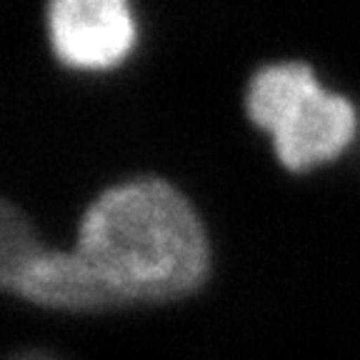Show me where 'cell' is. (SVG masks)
I'll use <instances>...</instances> for the list:
<instances>
[{
    "mask_svg": "<svg viewBox=\"0 0 360 360\" xmlns=\"http://www.w3.org/2000/svg\"><path fill=\"white\" fill-rule=\"evenodd\" d=\"M75 250L112 310L186 298L210 268L200 215L163 178H133L103 191L80 220Z\"/></svg>",
    "mask_w": 360,
    "mask_h": 360,
    "instance_id": "1",
    "label": "cell"
},
{
    "mask_svg": "<svg viewBox=\"0 0 360 360\" xmlns=\"http://www.w3.org/2000/svg\"><path fill=\"white\" fill-rule=\"evenodd\" d=\"M245 115L268 135L278 163L305 175L335 163L360 138V112L350 98L321 83L308 63L258 68L245 88Z\"/></svg>",
    "mask_w": 360,
    "mask_h": 360,
    "instance_id": "2",
    "label": "cell"
},
{
    "mask_svg": "<svg viewBox=\"0 0 360 360\" xmlns=\"http://www.w3.org/2000/svg\"><path fill=\"white\" fill-rule=\"evenodd\" d=\"M45 30L58 65L83 75L123 68L141 40L133 0H45Z\"/></svg>",
    "mask_w": 360,
    "mask_h": 360,
    "instance_id": "3",
    "label": "cell"
},
{
    "mask_svg": "<svg viewBox=\"0 0 360 360\" xmlns=\"http://www.w3.org/2000/svg\"><path fill=\"white\" fill-rule=\"evenodd\" d=\"M0 360H63L51 348L33 343H6L0 340Z\"/></svg>",
    "mask_w": 360,
    "mask_h": 360,
    "instance_id": "4",
    "label": "cell"
},
{
    "mask_svg": "<svg viewBox=\"0 0 360 360\" xmlns=\"http://www.w3.org/2000/svg\"><path fill=\"white\" fill-rule=\"evenodd\" d=\"M355 108H358V112H360V105H355Z\"/></svg>",
    "mask_w": 360,
    "mask_h": 360,
    "instance_id": "5",
    "label": "cell"
}]
</instances>
